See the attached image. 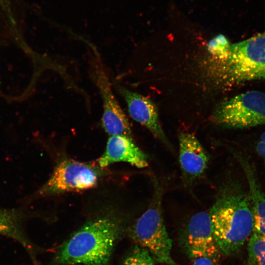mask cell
<instances>
[{
	"label": "cell",
	"instance_id": "cell-1",
	"mask_svg": "<svg viewBox=\"0 0 265 265\" xmlns=\"http://www.w3.org/2000/svg\"><path fill=\"white\" fill-rule=\"evenodd\" d=\"M209 212L221 254L231 255L238 251L253 232L248 191L235 180L227 181L220 187Z\"/></svg>",
	"mask_w": 265,
	"mask_h": 265
},
{
	"label": "cell",
	"instance_id": "cell-2",
	"mask_svg": "<svg viewBox=\"0 0 265 265\" xmlns=\"http://www.w3.org/2000/svg\"><path fill=\"white\" fill-rule=\"evenodd\" d=\"M120 232L117 220L104 216L84 224L60 247L59 265H108Z\"/></svg>",
	"mask_w": 265,
	"mask_h": 265
},
{
	"label": "cell",
	"instance_id": "cell-3",
	"mask_svg": "<svg viewBox=\"0 0 265 265\" xmlns=\"http://www.w3.org/2000/svg\"><path fill=\"white\" fill-rule=\"evenodd\" d=\"M208 68L212 84L221 88L265 79V31L231 44L227 57L212 59Z\"/></svg>",
	"mask_w": 265,
	"mask_h": 265
},
{
	"label": "cell",
	"instance_id": "cell-4",
	"mask_svg": "<svg viewBox=\"0 0 265 265\" xmlns=\"http://www.w3.org/2000/svg\"><path fill=\"white\" fill-rule=\"evenodd\" d=\"M153 180V193L150 203L131 228L130 236L136 245L146 249L155 261L166 265H179L172 258V240L163 220V185L156 178Z\"/></svg>",
	"mask_w": 265,
	"mask_h": 265
},
{
	"label": "cell",
	"instance_id": "cell-5",
	"mask_svg": "<svg viewBox=\"0 0 265 265\" xmlns=\"http://www.w3.org/2000/svg\"><path fill=\"white\" fill-rule=\"evenodd\" d=\"M212 121L230 129H245L265 125V93L250 91L217 105Z\"/></svg>",
	"mask_w": 265,
	"mask_h": 265
},
{
	"label": "cell",
	"instance_id": "cell-6",
	"mask_svg": "<svg viewBox=\"0 0 265 265\" xmlns=\"http://www.w3.org/2000/svg\"><path fill=\"white\" fill-rule=\"evenodd\" d=\"M103 172L89 164L62 160L56 165L47 182L28 199L91 188L97 185Z\"/></svg>",
	"mask_w": 265,
	"mask_h": 265
},
{
	"label": "cell",
	"instance_id": "cell-7",
	"mask_svg": "<svg viewBox=\"0 0 265 265\" xmlns=\"http://www.w3.org/2000/svg\"><path fill=\"white\" fill-rule=\"evenodd\" d=\"M94 51V56L91 57L89 61V74L102 99L103 127L110 136H131L128 119L112 92L111 83L99 53L95 49Z\"/></svg>",
	"mask_w": 265,
	"mask_h": 265
},
{
	"label": "cell",
	"instance_id": "cell-8",
	"mask_svg": "<svg viewBox=\"0 0 265 265\" xmlns=\"http://www.w3.org/2000/svg\"><path fill=\"white\" fill-rule=\"evenodd\" d=\"M184 242L191 259L207 257L219 261L222 255L213 235L209 212H199L191 217L185 229Z\"/></svg>",
	"mask_w": 265,
	"mask_h": 265
},
{
	"label": "cell",
	"instance_id": "cell-9",
	"mask_svg": "<svg viewBox=\"0 0 265 265\" xmlns=\"http://www.w3.org/2000/svg\"><path fill=\"white\" fill-rule=\"evenodd\" d=\"M115 88L126 103L128 113L135 121L147 128L168 149L172 146L161 126L158 108L150 99L117 84Z\"/></svg>",
	"mask_w": 265,
	"mask_h": 265
},
{
	"label": "cell",
	"instance_id": "cell-10",
	"mask_svg": "<svg viewBox=\"0 0 265 265\" xmlns=\"http://www.w3.org/2000/svg\"><path fill=\"white\" fill-rule=\"evenodd\" d=\"M179 161L186 183L191 184L205 172L209 156L197 138L192 133L181 132L178 135Z\"/></svg>",
	"mask_w": 265,
	"mask_h": 265
},
{
	"label": "cell",
	"instance_id": "cell-11",
	"mask_svg": "<svg viewBox=\"0 0 265 265\" xmlns=\"http://www.w3.org/2000/svg\"><path fill=\"white\" fill-rule=\"evenodd\" d=\"M119 161L140 168L148 165L147 155L134 143L132 136H110L105 152L98 160L99 165L103 168Z\"/></svg>",
	"mask_w": 265,
	"mask_h": 265
},
{
	"label": "cell",
	"instance_id": "cell-12",
	"mask_svg": "<svg viewBox=\"0 0 265 265\" xmlns=\"http://www.w3.org/2000/svg\"><path fill=\"white\" fill-rule=\"evenodd\" d=\"M246 177L253 221L252 233L265 236V192L251 161L241 153L235 152Z\"/></svg>",
	"mask_w": 265,
	"mask_h": 265
},
{
	"label": "cell",
	"instance_id": "cell-13",
	"mask_svg": "<svg viewBox=\"0 0 265 265\" xmlns=\"http://www.w3.org/2000/svg\"><path fill=\"white\" fill-rule=\"evenodd\" d=\"M27 217L26 211L20 208L0 207V235L11 238L19 242L33 255V246L24 231L23 224Z\"/></svg>",
	"mask_w": 265,
	"mask_h": 265
},
{
	"label": "cell",
	"instance_id": "cell-14",
	"mask_svg": "<svg viewBox=\"0 0 265 265\" xmlns=\"http://www.w3.org/2000/svg\"><path fill=\"white\" fill-rule=\"evenodd\" d=\"M246 265H265V236L252 233L247 245Z\"/></svg>",
	"mask_w": 265,
	"mask_h": 265
},
{
	"label": "cell",
	"instance_id": "cell-15",
	"mask_svg": "<svg viewBox=\"0 0 265 265\" xmlns=\"http://www.w3.org/2000/svg\"><path fill=\"white\" fill-rule=\"evenodd\" d=\"M231 44L226 36L220 34L209 41L207 50L212 57H213L212 59L221 60L227 57Z\"/></svg>",
	"mask_w": 265,
	"mask_h": 265
},
{
	"label": "cell",
	"instance_id": "cell-16",
	"mask_svg": "<svg viewBox=\"0 0 265 265\" xmlns=\"http://www.w3.org/2000/svg\"><path fill=\"white\" fill-rule=\"evenodd\" d=\"M123 265H155V260L146 249L136 244L127 254Z\"/></svg>",
	"mask_w": 265,
	"mask_h": 265
},
{
	"label": "cell",
	"instance_id": "cell-17",
	"mask_svg": "<svg viewBox=\"0 0 265 265\" xmlns=\"http://www.w3.org/2000/svg\"><path fill=\"white\" fill-rule=\"evenodd\" d=\"M192 260V265H219L218 261L207 257H196Z\"/></svg>",
	"mask_w": 265,
	"mask_h": 265
},
{
	"label": "cell",
	"instance_id": "cell-18",
	"mask_svg": "<svg viewBox=\"0 0 265 265\" xmlns=\"http://www.w3.org/2000/svg\"><path fill=\"white\" fill-rule=\"evenodd\" d=\"M256 149L258 154L262 159L265 164V131L261 135L257 143Z\"/></svg>",
	"mask_w": 265,
	"mask_h": 265
},
{
	"label": "cell",
	"instance_id": "cell-19",
	"mask_svg": "<svg viewBox=\"0 0 265 265\" xmlns=\"http://www.w3.org/2000/svg\"><path fill=\"white\" fill-rule=\"evenodd\" d=\"M5 0H0V3L1 4V2H3V1H4V2H5ZM5 2H6V1H5Z\"/></svg>",
	"mask_w": 265,
	"mask_h": 265
}]
</instances>
